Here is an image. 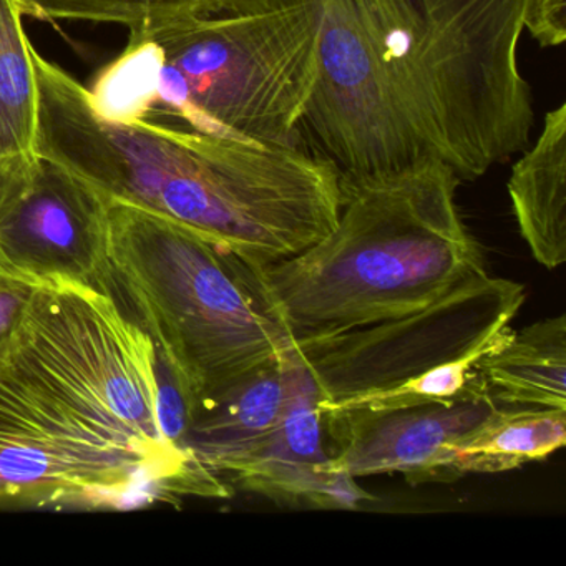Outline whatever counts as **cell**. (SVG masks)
<instances>
[{
  "instance_id": "1",
  "label": "cell",
  "mask_w": 566,
  "mask_h": 566,
  "mask_svg": "<svg viewBox=\"0 0 566 566\" xmlns=\"http://www.w3.org/2000/svg\"><path fill=\"white\" fill-rule=\"evenodd\" d=\"M230 496L158 416L157 354L94 286L39 284L0 354V505Z\"/></svg>"
},
{
  "instance_id": "2",
  "label": "cell",
  "mask_w": 566,
  "mask_h": 566,
  "mask_svg": "<svg viewBox=\"0 0 566 566\" xmlns=\"http://www.w3.org/2000/svg\"><path fill=\"white\" fill-rule=\"evenodd\" d=\"M38 154L111 198L164 214L253 268L303 253L339 220L334 165L293 144L201 134L177 122H112L87 87L31 48Z\"/></svg>"
},
{
  "instance_id": "3",
  "label": "cell",
  "mask_w": 566,
  "mask_h": 566,
  "mask_svg": "<svg viewBox=\"0 0 566 566\" xmlns=\"http://www.w3.org/2000/svg\"><path fill=\"white\" fill-rule=\"evenodd\" d=\"M336 227L303 253L250 266L291 340L316 339L417 313L486 273L457 205L460 178L439 158L343 180Z\"/></svg>"
},
{
  "instance_id": "4",
  "label": "cell",
  "mask_w": 566,
  "mask_h": 566,
  "mask_svg": "<svg viewBox=\"0 0 566 566\" xmlns=\"http://www.w3.org/2000/svg\"><path fill=\"white\" fill-rule=\"evenodd\" d=\"M98 290L147 334L193 412L276 364L290 346L244 261L137 205L108 198L107 263Z\"/></svg>"
},
{
  "instance_id": "5",
  "label": "cell",
  "mask_w": 566,
  "mask_h": 566,
  "mask_svg": "<svg viewBox=\"0 0 566 566\" xmlns=\"http://www.w3.org/2000/svg\"><path fill=\"white\" fill-rule=\"evenodd\" d=\"M319 29L321 0H247L130 31L160 51L157 102L147 118L296 145L316 81Z\"/></svg>"
},
{
  "instance_id": "6",
  "label": "cell",
  "mask_w": 566,
  "mask_h": 566,
  "mask_svg": "<svg viewBox=\"0 0 566 566\" xmlns=\"http://www.w3.org/2000/svg\"><path fill=\"white\" fill-rule=\"evenodd\" d=\"M523 284L480 274L417 313L316 339L291 340L324 417L387 412L476 392L480 360L505 343Z\"/></svg>"
},
{
  "instance_id": "7",
  "label": "cell",
  "mask_w": 566,
  "mask_h": 566,
  "mask_svg": "<svg viewBox=\"0 0 566 566\" xmlns=\"http://www.w3.org/2000/svg\"><path fill=\"white\" fill-rule=\"evenodd\" d=\"M410 49V0H321L316 81L296 145L343 180L442 160Z\"/></svg>"
},
{
  "instance_id": "8",
  "label": "cell",
  "mask_w": 566,
  "mask_h": 566,
  "mask_svg": "<svg viewBox=\"0 0 566 566\" xmlns=\"http://www.w3.org/2000/svg\"><path fill=\"white\" fill-rule=\"evenodd\" d=\"M532 0H410L412 64L440 158L460 181L530 147L518 44Z\"/></svg>"
},
{
  "instance_id": "9",
  "label": "cell",
  "mask_w": 566,
  "mask_h": 566,
  "mask_svg": "<svg viewBox=\"0 0 566 566\" xmlns=\"http://www.w3.org/2000/svg\"><path fill=\"white\" fill-rule=\"evenodd\" d=\"M108 198L41 154L0 160V268L32 283L98 287Z\"/></svg>"
},
{
  "instance_id": "10",
  "label": "cell",
  "mask_w": 566,
  "mask_h": 566,
  "mask_svg": "<svg viewBox=\"0 0 566 566\" xmlns=\"http://www.w3.org/2000/svg\"><path fill=\"white\" fill-rule=\"evenodd\" d=\"M283 364L280 419L263 449L228 480L277 505L354 509L370 495L357 486L354 476L334 469L319 390L291 343Z\"/></svg>"
},
{
  "instance_id": "11",
  "label": "cell",
  "mask_w": 566,
  "mask_h": 566,
  "mask_svg": "<svg viewBox=\"0 0 566 566\" xmlns=\"http://www.w3.org/2000/svg\"><path fill=\"white\" fill-rule=\"evenodd\" d=\"M495 410L482 394H472L366 416L324 417L334 443L331 462L354 479L402 473L412 483L440 482L453 447Z\"/></svg>"
},
{
  "instance_id": "12",
  "label": "cell",
  "mask_w": 566,
  "mask_h": 566,
  "mask_svg": "<svg viewBox=\"0 0 566 566\" xmlns=\"http://www.w3.org/2000/svg\"><path fill=\"white\" fill-rule=\"evenodd\" d=\"M283 357L200 403L180 449L220 479H230L250 462L270 439L283 409Z\"/></svg>"
},
{
  "instance_id": "13",
  "label": "cell",
  "mask_w": 566,
  "mask_h": 566,
  "mask_svg": "<svg viewBox=\"0 0 566 566\" xmlns=\"http://www.w3.org/2000/svg\"><path fill=\"white\" fill-rule=\"evenodd\" d=\"M520 234L536 263L566 261V104L545 115L542 134L523 151L509 180Z\"/></svg>"
},
{
  "instance_id": "14",
  "label": "cell",
  "mask_w": 566,
  "mask_h": 566,
  "mask_svg": "<svg viewBox=\"0 0 566 566\" xmlns=\"http://www.w3.org/2000/svg\"><path fill=\"white\" fill-rule=\"evenodd\" d=\"M476 392L496 409H566V317H546L486 354Z\"/></svg>"
},
{
  "instance_id": "15",
  "label": "cell",
  "mask_w": 566,
  "mask_h": 566,
  "mask_svg": "<svg viewBox=\"0 0 566 566\" xmlns=\"http://www.w3.org/2000/svg\"><path fill=\"white\" fill-rule=\"evenodd\" d=\"M566 443V409H496L457 443L440 482L469 473H500L545 460Z\"/></svg>"
},
{
  "instance_id": "16",
  "label": "cell",
  "mask_w": 566,
  "mask_h": 566,
  "mask_svg": "<svg viewBox=\"0 0 566 566\" xmlns=\"http://www.w3.org/2000/svg\"><path fill=\"white\" fill-rule=\"evenodd\" d=\"M19 0H0V160L38 154L39 94Z\"/></svg>"
},
{
  "instance_id": "17",
  "label": "cell",
  "mask_w": 566,
  "mask_h": 566,
  "mask_svg": "<svg viewBox=\"0 0 566 566\" xmlns=\"http://www.w3.org/2000/svg\"><path fill=\"white\" fill-rule=\"evenodd\" d=\"M247 0H19L24 15L42 21L122 24L130 31L213 14Z\"/></svg>"
},
{
  "instance_id": "18",
  "label": "cell",
  "mask_w": 566,
  "mask_h": 566,
  "mask_svg": "<svg viewBox=\"0 0 566 566\" xmlns=\"http://www.w3.org/2000/svg\"><path fill=\"white\" fill-rule=\"evenodd\" d=\"M160 65V51L155 42L142 32H130L124 54L87 88L92 107L112 122L147 118L157 102Z\"/></svg>"
},
{
  "instance_id": "19",
  "label": "cell",
  "mask_w": 566,
  "mask_h": 566,
  "mask_svg": "<svg viewBox=\"0 0 566 566\" xmlns=\"http://www.w3.org/2000/svg\"><path fill=\"white\" fill-rule=\"evenodd\" d=\"M38 283L22 277L0 276V354L8 349L24 317Z\"/></svg>"
},
{
  "instance_id": "20",
  "label": "cell",
  "mask_w": 566,
  "mask_h": 566,
  "mask_svg": "<svg viewBox=\"0 0 566 566\" xmlns=\"http://www.w3.org/2000/svg\"><path fill=\"white\" fill-rule=\"evenodd\" d=\"M525 31L542 48H556L566 41V0H532Z\"/></svg>"
},
{
  "instance_id": "21",
  "label": "cell",
  "mask_w": 566,
  "mask_h": 566,
  "mask_svg": "<svg viewBox=\"0 0 566 566\" xmlns=\"http://www.w3.org/2000/svg\"><path fill=\"white\" fill-rule=\"evenodd\" d=\"M0 276H4V273H2V268H0Z\"/></svg>"
}]
</instances>
